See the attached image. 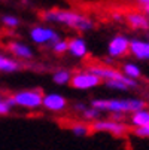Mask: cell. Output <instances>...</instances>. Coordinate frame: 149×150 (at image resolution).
Returning a JSON list of instances; mask_svg holds the SVG:
<instances>
[{"label": "cell", "instance_id": "7402d4cb", "mask_svg": "<svg viewBox=\"0 0 149 150\" xmlns=\"http://www.w3.org/2000/svg\"><path fill=\"white\" fill-rule=\"evenodd\" d=\"M14 109V105L12 103L9 101V98H3V100H0V116H6L12 112Z\"/></svg>", "mask_w": 149, "mask_h": 150}, {"label": "cell", "instance_id": "9a60e30c", "mask_svg": "<svg viewBox=\"0 0 149 150\" xmlns=\"http://www.w3.org/2000/svg\"><path fill=\"white\" fill-rule=\"evenodd\" d=\"M70 132L75 135V137H88L93 129H91V123L87 122V120H78V122H73L70 125Z\"/></svg>", "mask_w": 149, "mask_h": 150}, {"label": "cell", "instance_id": "484cf974", "mask_svg": "<svg viewBox=\"0 0 149 150\" xmlns=\"http://www.w3.org/2000/svg\"><path fill=\"white\" fill-rule=\"evenodd\" d=\"M112 116V119H115V120H119V122H125V116L127 115H124V113H111Z\"/></svg>", "mask_w": 149, "mask_h": 150}, {"label": "cell", "instance_id": "6da1fadb", "mask_svg": "<svg viewBox=\"0 0 149 150\" xmlns=\"http://www.w3.org/2000/svg\"><path fill=\"white\" fill-rule=\"evenodd\" d=\"M42 19L51 24H60L66 25L72 30H76L78 33H87L94 28V21L79 11H70V9H49L42 12Z\"/></svg>", "mask_w": 149, "mask_h": 150}, {"label": "cell", "instance_id": "8fae6325", "mask_svg": "<svg viewBox=\"0 0 149 150\" xmlns=\"http://www.w3.org/2000/svg\"><path fill=\"white\" fill-rule=\"evenodd\" d=\"M125 21L131 30H148L149 28V18L143 11H130L125 15Z\"/></svg>", "mask_w": 149, "mask_h": 150}, {"label": "cell", "instance_id": "ffe728a7", "mask_svg": "<svg viewBox=\"0 0 149 150\" xmlns=\"http://www.w3.org/2000/svg\"><path fill=\"white\" fill-rule=\"evenodd\" d=\"M51 49H52V52L57 54V55L66 54V52H67V40H64V39L61 37L60 40L54 42V43L51 45Z\"/></svg>", "mask_w": 149, "mask_h": 150}, {"label": "cell", "instance_id": "d6986e66", "mask_svg": "<svg viewBox=\"0 0 149 150\" xmlns=\"http://www.w3.org/2000/svg\"><path fill=\"white\" fill-rule=\"evenodd\" d=\"M82 116H83V120H87V122H94V120H97V119H100V116H101V112L100 110H97L96 107H87L83 112H82Z\"/></svg>", "mask_w": 149, "mask_h": 150}, {"label": "cell", "instance_id": "e0dca14e", "mask_svg": "<svg viewBox=\"0 0 149 150\" xmlns=\"http://www.w3.org/2000/svg\"><path fill=\"white\" fill-rule=\"evenodd\" d=\"M125 76H128V77H131V79H136V80H139L140 77H142V69L137 66V64H134V62H130V61H125L124 64H122V70H121Z\"/></svg>", "mask_w": 149, "mask_h": 150}, {"label": "cell", "instance_id": "9c48e42d", "mask_svg": "<svg viewBox=\"0 0 149 150\" xmlns=\"http://www.w3.org/2000/svg\"><path fill=\"white\" fill-rule=\"evenodd\" d=\"M87 70H90L91 73H94L96 76H98L103 82L106 80H113V79H125L128 76H125L121 70L111 67V66H104V64H91L87 67Z\"/></svg>", "mask_w": 149, "mask_h": 150}, {"label": "cell", "instance_id": "8992f818", "mask_svg": "<svg viewBox=\"0 0 149 150\" xmlns=\"http://www.w3.org/2000/svg\"><path fill=\"white\" fill-rule=\"evenodd\" d=\"M29 36L31 42L36 45H52L54 42L61 39V34L57 30L48 25H42V24L33 25L29 31Z\"/></svg>", "mask_w": 149, "mask_h": 150}, {"label": "cell", "instance_id": "7c38bea8", "mask_svg": "<svg viewBox=\"0 0 149 150\" xmlns=\"http://www.w3.org/2000/svg\"><path fill=\"white\" fill-rule=\"evenodd\" d=\"M128 54L139 61H149V42L143 39H130Z\"/></svg>", "mask_w": 149, "mask_h": 150}, {"label": "cell", "instance_id": "30bf717a", "mask_svg": "<svg viewBox=\"0 0 149 150\" xmlns=\"http://www.w3.org/2000/svg\"><path fill=\"white\" fill-rule=\"evenodd\" d=\"M67 54H70L76 59H83L88 57V45L83 37L75 36L67 40Z\"/></svg>", "mask_w": 149, "mask_h": 150}, {"label": "cell", "instance_id": "52a82bcc", "mask_svg": "<svg viewBox=\"0 0 149 150\" xmlns=\"http://www.w3.org/2000/svg\"><path fill=\"white\" fill-rule=\"evenodd\" d=\"M128 49H130V39L125 34L113 36L108 43V55L113 59L125 57L128 54Z\"/></svg>", "mask_w": 149, "mask_h": 150}, {"label": "cell", "instance_id": "d4e9b609", "mask_svg": "<svg viewBox=\"0 0 149 150\" xmlns=\"http://www.w3.org/2000/svg\"><path fill=\"white\" fill-rule=\"evenodd\" d=\"M85 109H87V105H85L83 103H76V104H73V110H75V112H79V113H82Z\"/></svg>", "mask_w": 149, "mask_h": 150}, {"label": "cell", "instance_id": "4316f807", "mask_svg": "<svg viewBox=\"0 0 149 150\" xmlns=\"http://www.w3.org/2000/svg\"><path fill=\"white\" fill-rule=\"evenodd\" d=\"M143 12H145V13L148 15V18H149V6H148V8H145V9H143Z\"/></svg>", "mask_w": 149, "mask_h": 150}, {"label": "cell", "instance_id": "44dd1931", "mask_svg": "<svg viewBox=\"0 0 149 150\" xmlns=\"http://www.w3.org/2000/svg\"><path fill=\"white\" fill-rule=\"evenodd\" d=\"M2 23H3V25L5 27H8V28H16L18 25H19V18L18 16H15V15H3L2 16Z\"/></svg>", "mask_w": 149, "mask_h": 150}, {"label": "cell", "instance_id": "277c9868", "mask_svg": "<svg viewBox=\"0 0 149 150\" xmlns=\"http://www.w3.org/2000/svg\"><path fill=\"white\" fill-rule=\"evenodd\" d=\"M91 129H93V132H108L113 137H125L130 132V128L125 122H119L112 117L97 119V120L91 122Z\"/></svg>", "mask_w": 149, "mask_h": 150}, {"label": "cell", "instance_id": "5b68a950", "mask_svg": "<svg viewBox=\"0 0 149 150\" xmlns=\"http://www.w3.org/2000/svg\"><path fill=\"white\" fill-rule=\"evenodd\" d=\"M103 83V80L96 76L94 73H91L90 70H79L76 73H72V79H70V86L73 89L78 91H91L94 88H98Z\"/></svg>", "mask_w": 149, "mask_h": 150}, {"label": "cell", "instance_id": "ac0fdd59", "mask_svg": "<svg viewBox=\"0 0 149 150\" xmlns=\"http://www.w3.org/2000/svg\"><path fill=\"white\" fill-rule=\"evenodd\" d=\"M72 79V71L66 70V69H60L57 71H54L52 74V82L58 86H64V85H69Z\"/></svg>", "mask_w": 149, "mask_h": 150}, {"label": "cell", "instance_id": "83f0119b", "mask_svg": "<svg viewBox=\"0 0 149 150\" xmlns=\"http://www.w3.org/2000/svg\"><path fill=\"white\" fill-rule=\"evenodd\" d=\"M0 100H3V95L2 94H0Z\"/></svg>", "mask_w": 149, "mask_h": 150}, {"label": "cell", "instance_id": "7a4b0ae2", "mask_svg": "<svg viewBox=\"0 0 149 150\" xmlns=\"http://www.w3.org/2000/svg\"><path fill=\"white\" fill-rule=\"evenodd\" d=\"M91 107H96L101 113H124L130 115L146 107V101L137 97L128 98H96L90 103Z\"/></svg>", "mask_w": 149, "mask_h": 150}, {"label": "cell", "instance_id": "5bb4252c", "mask_svg": "<svg viewBox=\"0 0 149 150\" xmlns=\"http://www.w3.org/2000/svg\"><path fill=\"white\" fill-rule=\"evenodd\" d=\"M128 122L133 128H139V126H146L149 125V109L143 107V109L130 113Z\"/></svg>", "mask_w": 149, "mask_h": 150}, {"label": "cell", "instance_id": "4fadbf2b", "mask_svg": "<svg viewBox=\"0 0 149 150\" xmlns=\"http://www.w3.org/2000/svg\"><path fill=\"white\" fill-rule=\"evenodd\" d=\"M8 51L16 59H31L33 55H34L33 49L27 43H24V42H18V40L11 42V43L8 45Z\"/></svg>", "mask_w": 149, "mask_h": 150}, {"label": "cell", "instance_id": "ba28073f", "mask_svg": "<svg viewBox=\"0 0 149 150\" xmlns=\"http://www.w3.org/2000/svg\"><path fill=\"white\" fill-rule=\"evenodd\" d=\"M67 98L64 95H61L58 92H49V94H43L42 98V107L45 110L51 112V113H61L67 109Z\"/></svg>", "mask_w": 149, "mask_h": 150}, {"label": "cell", "instance_id": "603a6c76", "mask_svg": "<svg viewBox=\"0 0 149 150\" xmlns=\"http://www.w3.org/2000/svg\"><path fill=\"white\" fill-rule=\"evenodd\" d=\"M133 134L139 138H149V125L146 126H139V128H133Z\"/></svg>", "mask_w": 149, "mask_h": 150}, {"label": "cell", "instance_id": "2e32d148", "mask_svg": "<svg viewBox=\"0 0 149 150\" xmlns=\"http://www.w3.org/2000/svg\"><path fill=\"white\" fill-rule=\"evenodd\" d=\"M18 70H19V62L15 58L0 54V71L2 73H15Z\"/></svg>", "mask_w": 149, "mask_h": 150}, {"label": "cell", "instance_id": "cb8c5ba5", "mask_svg": "<svg viewBox=\"0 0 149 150\" xmlns=\"http://www.w3.org/2000/svg\"><path fill=\"white\" fill-rule=\"evenodd\" d=\"M133 2H134V5H136L137 8H140L142 11L149 6V0H133Z\"/></svg>", "mask_w": 149, "mask_h": 150}, {"label": "cell", "instance_id": "3957f363", "mask_svg": "<svg viewBox=\"0 0 149 150\" xmlns=\"http://www.w3.org/2000/svg\"><path fill=\"white\" fill-rule=\"evenodd\" d=\"M9 101L12 103L14 107H21V109H27V110H36L39 107H42V94L40 89H23V91H16L11 97H8Z\"/></svg>", "mask_w": 149, "mask_h": 150}]
</instances>
